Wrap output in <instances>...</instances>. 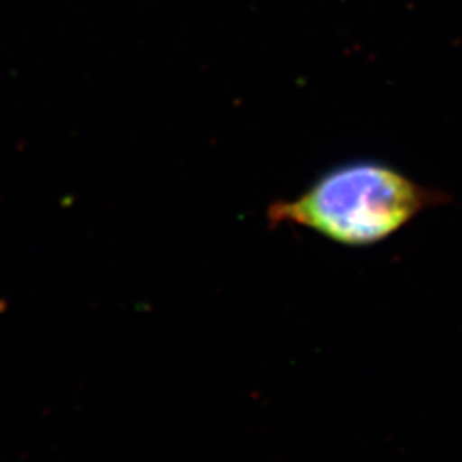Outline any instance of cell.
Instances as JSON below:
<instances>
[{
	"label": "cell",
	"instance_id": "cell-1",
	"mask_svg": "<svg viewBox=\"0 0 462 462\" xmlns=\"http://www.w3.org/2000/svg\"><path fill=\"white\" fill-rule=\"evenodd\" d=\"M446 198L394 166L360 160L336 166L291 200L267 209L271 226L293 225L343 247H374Z\"/></svg>",
	"mask_w": 462,
	"mask_h": 462
}]
</instances>
